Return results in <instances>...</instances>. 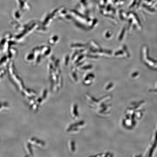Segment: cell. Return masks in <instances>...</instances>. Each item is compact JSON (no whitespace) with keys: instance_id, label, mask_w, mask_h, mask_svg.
I'll return each mask as SVG.
<instances>
[]
</instances>
